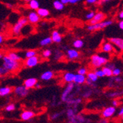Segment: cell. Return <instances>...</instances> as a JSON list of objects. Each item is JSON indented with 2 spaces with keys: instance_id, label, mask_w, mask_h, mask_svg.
Listing matches in <instances>:
<instances>
[{
  "instance_id": "obj_1",
  "label": "cell",
  "mask_w": 123,
  "mask_h": 123,
  "mask_svg": "<svg viewBox=\"0 0 123 123\" xmlns=\"http://www.w3.org/2000/svg\"><path fill=\"white\" fill-rule=\"evenodd\" d=\"M2 61V66H4L8 72H16L21 66V63L19 61H15L10 58L7 55H5Z\"/></svg>"
},
{
  "instance_id": "obj_2",
  "label": "cell",
  "mask_w": 123,
  "mask_h": 123,
  "mask_svg": "<svg viewBox=\"0 0 123 123\" xmlns=\"http://www.w3.org/2000/svg\"><path fill=\"white\" fill-rule=\"evenodd\" d=\"M108 62V58L100 55L98 53L92 55L90 58L91 66L94 69H98L102 66H105Z\"/></svg>"
},
{
  "instance_id": "obj_3",
  "label": "cell",
  "mask_w": 123,
  "mask_h": 123,
  "mask_svg": "<svg viewBox=\"0 0 123 123\" xmlns=\"http://www.w3.org/2000/svg\"><path fill=\"white\" fill-rule=\"evenodd\" d=\"M114 21L112 20H104L101 22H99V23H97L95 25H88L87 26V30L90 32H94V31H97V30H100L105 29L109 26H111V25H113Z\"/></svg>"
},
{
  "instance_id": "obj_4",
  "label": "cell",
  "mask_w": 123,
  "mask_h": 123,
  "mask_svg": "<svg viewBox=\"0 0 123 123\" xmlns=\"http://www.w3.org/2000/svg\"><path fill=\"white\" fill-rule=\"evenodd\" d=\"M29 22V20L27 18V17H21L17 21L16 23L13 25V28H12V32L15 36H18L22 29H23Z\"/></svg>"
},
{
  "instance_id": "obj_5",
  "label": "cell",
  "mask_w": 123,
  "mask_h": 123,
  "mask_svg": "<svg viewBox=\"0 0 123 123\" xmlns=\"http://www.w3.org/2000/svg\"><path fill=\"white\" fill-rule=\"evenodd\" d=\"M40 62V58L38 55H36V56H33L31 58H26V60L25 61V66L27 68H32V67L36 66Z\"/></svg>"
},
{
  "instance_id": "obj_6",
  "label": "cell",
  "mask_w": 123,
  "mask_h": 123,
  "mask_svg": "<svg viewBox=\"0 0 123 123\" xmlns=\"http://www.w3.org/2000/svg\"><path fill=\"white\" fill-rule=\"evenodd\" d=\"M66 55L69 61H74L80 58V52L77 49H68L66 50Z\"/></svg>"
},
{
  "instance_id": "obj_7",
  "label": "cell",
  "mask_w": 123,
  "mask_h": 123,
  "mask_svg": "<svg viewBox=\"0 0 123 123\" xmlns=\"http://www.w3.org/2000/svg\"><path fill=\"white\" fill-rule=\"evenodd\" d=\"M74 88V83H69L67 84V86H66V88H64V90L62 93L61 95V99L63 102H66V99L68 98V97L69 96V94L72 92L73 89Z\"/></svg>"
},
{
  "instance_id": "obj_8",
  "label": "cell",
  "mask_w": 123,
  "mask_h": 123,
  "mask_svg": "<svg viewBox=\"0 0 123 123\" xmlns=\"http://www.w3.org/2000/svg\"><path fill=\"white\" fill-rule=\"evenodd\" d=\"M14 93L19 97H25L29 93V88H27L25 85L16 86L14 89Z\"/></svg>"
},
{
  "instance_id": "obj_9",
  "label": "cell",
  "mask_w": 123,
  "mask_h": 123,
  "mask_svg": "<svg viewBox=\"0 0 123 123\" xmlns=\"http://www.w3.org/2000/svg\"><path fill=\"white\" fill-rule=\"evenodd\" d=\"M110 42L112 43L115 48L120 52H123V38L118 37H112L108 39Z\"/></svg>"
},
{
  "instance_id": "obj_10",
  "label": "cell",
  "mask_w": 123,
  "mask_h": 123,
  "mask_svg": "<svg viewBox=\"0 0 123 123\" xmlns=\"http://www.w3.org/2000/svg\"><path fill=\"white\" fill-rule=\"evenodd\" d=\"M27 18L29 20V22L32 25H36L40 21L41 16L38 15L37 11H31L27 15Z\"/></svg>"
},
{
  "instance_id": "obj_11",
  "label": "cell",
  "mask_w": 123,
  "mask_h": 123,
  "mask_svg": "<svg viewBox=\"0 0 123 123\" xmlns=\"http://www.w3.org/2000/svg\"><path fill=\"white\" fill-rule=\"evenodd\" d=\"M101 50L105 53H112L115 51V47L114 44L108 41H105L101 46Z\"/></svg>"
},
{
  "instance_id": "obj_12",
  "label": "cell",
  "mask_w": 123,
  "mask_h": 123,
  "mask_svg": "<svg viewBox=\"0 0 123 123\" xmlns=\"http://www.w3.org/2000/svg\"><path fill=\"white\" fill-rule=\"evenodd\" d=\"M116 113V108L114 106H109L105 108L102 112V116L103 118L108 119L111 117H113Z\"/></svg>"
},
{
  "instance_id": "obj_13",
  "label": "cell",
  "mask_w": 123,
  "mask_h": 123,
  "mask_svg": "<svg viewBox=\"0 0 123 123\" xmlns=\"http://www.w3.org/2000/svg\"><path fill=\"white\" fill-rule=\"evenodd\" d=\"M105 18V14L103 12L99 11V12L95 13V16L93 18V19L89 21V25H95L97 23H99V22L104 21Z\"/></svg>"
},
{
  "instance_id": "obj_14",
  "label": "cell",
  "mask_w": 123,
  "mask_h": 123,
  "mask_svg": "<svg viewBox=\"0 0 123 123\" xmlns=\"http://www.w3.org/2000/svg\"><path fill=\"white\" fill-rule=\"evenodd\" d=\"M38 83V80L35 77H30V78H27L24 81V85L29 89L34 88L36 85V83Z\"/></svg>"
},
{
  "instance_id": "obj_15",
  "label": "cell",
  "mask_w": 123,
  "mask_h": 123,
  "mask_svg": "<svg viewBox=\"0 0 123 123\" xmlns=\"http://www.w3.org/2000/svg\"><path fill=\"white\" fill-rule=\"evenodd\" d=\"M86 79H87V77L86 75L77 73V74H75L74 83L77 85H82L86 82Z\"/></svg>"
},
{
  "instance_id": "obj_16",
  "label": "cell",
  "mask_w": 123,
  "mask_h": 123,
  "mask_svg": "<svg viewBox=\"0 0 123 123\" xmlns=\"http://www.w3.org/2000/svg\"><path fill=\"white\" fill-rule=\"evenodd\" d=\"M35 115H36V114L32 111H25L21 114L20 117L22 120L27 121V120H30V119H32Z\"/></svg>"
},
{
  "instance_id": "obj_17",
  "label": "cell",
  "mask_w": 123,
  "mask_h": 123,
  "mask_svg": "<svg viewBox=\"0 0 123 123\" xmlns=\"http://www.w3.org/2000/svg\"><path fill=\"white\" fill-rule=\"evenodd\" d=\"M40 77L42 80H45V81L50 80L54 77V72L52 71H50V70L46 71L41 74Z\"/></svg>"
},
{
  "instance_id": "obj_18",
  "label": "cell",
  "mask_w": 123,
  "mask_h": 123,
  "mask_svg": "<svg viewBox=\"0 0 123 123\" xmlns=\"http://www.w3.org/2000/svg\"><path fill=\"white\" fill-rule=\"evenodd\" d=\"M52 39L54 43H59L61 42L62 41V36L61 33L58 31V30H54L52 32Z\"/></svg>"
},
{
  "instance_id": "obj_19",
  "label": "cell",
  "mask_w": 123,
  "mask_h": 123,
  "mask_svg": "<svg viewBox=\"0 0 123 123\" xmlns=\"http://www.w3.org/2000/svg\"><path fill=\"white\" fill-rule=\"evenodd\" d=\"M74 77H75V74L72 73V72H66L63 76V80L67 83H73L74 80Z\"/></svg>"
},
{
  "instance_id": "obj_20",
  "label": "cell",
  "mask_w": 123,
  "mask_h": 123,
  "mask_svg": "<svg viewBox=\"0 0 123 123\" xmlns=\"http://www.w3.org/2000/svg\"><path fill=\"white\" fill-rule=\"evenodd\" d=\"M37 13L41 16V18H47L50 14L49 11L47 9H46V8H42V7H40V8H38L37 10Z\"/></svg>"
},
{
  "instance_id": "obj_21",
  "label": "cell",
  "mask_w": 123,
  "mask_h": 123,
  "mask_svg": "<svg viewBox=\"0 0 123 123\" xmlns=\"http://www.w3.org/2000/svg\"><path fill=\"white\" fill-rule=\"evenodd\" d=\"M12 92V88L9 86H5L0 88V96L5 97Z\"/></svg>"
},
{
  "instance_id": "obj_22",
  "label": "cell",
  "mask_w": 123,
  "mask_h": 123,
  "mask_svg": "<svg viewBox=\"0 0 123 123\" xmlns=\"http://www.w3.org/2000/svg\"><path fill=\"white\" fill-rule=\"evenodd\" d=\"M87 79H88L89 80H91L93 83H95L98 80V76L96 74L94 71H92V72H88L86 74Z\"/></svg>"
},
{
  "instance_id": "obj_23",
  "label": "cell",
  "mask_w": 123,
  "mask_h": 123,
  "mask_svg": "<svg viewBox=\"0 0 123 123\" xmlns=\"http://www.w3.org/2000/svg\"><path fill=\"white\" fill-rule=\"evenodd\" d=\"M7 55L10 58H11L15 60V61L21 62V60H22V58L21 57V55L18 53L16 52H9L7 53Z\"/></svg>"
},
{
  "instance_id": "obj_24",
  "label": "cell",
  "mask_w": 123,
  "mask_h": 123,
  "mask_svg": "<svg viewBox=\"0 0 123 123\" xmlns=\"http://www.w3.org/2000/svg\"><path fill=\"white\" fill-rule=\"evenodd\" d=\"M53 7L55 10H63L64 9V4L61 2V0H55V1L53 2Z\"/></svg>"
},
{
  "instance_id": "obj_25",
  "label": "cell",
  "mask_w": 123,
  "mask_h": 123,
  "mask_svg": "<svg viewBox=\"0 0 123 123\" xmlns=\"http://www.w3.org/2000/svg\"><path fill=\"white\" fill-rule=\"evenodd\" d=\"M52 42L53 41L52 39V37H47L40 41V45L41 47H47L49 45V44H51Z\"/></svg>"
},
{
  "instance_id": "obj_26",
  "label": "cell",
  "mask_w": 123,
  "mask_h": 123,
  "mask_svg": "<svg viewBox=\"0 0 123 123\" xmlns=\"http://www.w3.org/2000/svg\"><path fill=\"white\" fill-rule=\"evenodd\" d=\"M72 45L74 47V48L78 49H81L84 46V42L83 40L81 39H76L73 41V43H72Z\"/></svg>"
},
{
  "instance_id": "obj_27",
  "label": "cell",
  "mask_w": 123,
  "mask_h": 123,
  "mask_svg": "<svg viewBox=\"0 0 123 123\" xmlns=\"http://www.w3.org/2000/svg\"><path fill=\"white\" fill-rule=\"evenodd\" d=\"M28 4L30 8H31L33 10H37L38 8H40V4L38 0H31Z\"/></svg>"
},
{
  "instance_id": "obj_28",
  "label": "cell",
  "mask_w": 123,
  "mask_h": 123,
  "mask_svg": "<svg viewBox=\"0 0 123 123\" xmlns=\"http://www.w3.org/2000/svg\"><path fill=\"white\" fill-rule=\"evenodd\" d=\"M102 69H103L106 77H112L113 76V70L110 69L107 66H104Z\"/></svg>"
},
{
  "instance_id": "obj_29",
  "label": "cell",
  "mask_w": 123,
  "mask_h": 123,
  "mask_svg": "<svg viewBox=\"0 0 123 123\" xmlns=\"http://www.w3.org/2000/svg\"><path fill=\"white\" fill-rule=\"evenodd\" d=\"M38 52L35 49H30V50H27L26 52H25V58H31V57H33V56H36L37 55Z\"/></svg>"
},
{
  "instance_id": "obj_30",
  "label": "cell",
  "mask_w": 123,
  "mask_h": 123,
  "mask_svg": "<svg viewBox=\"0 0 123 123\" xmlns=\"http://www.w3.org/2000/svg\"><path fill=\"white\" fill-rule=\"evenodd\" d=\"M66 114H67V117H68L69 119H74V118L76 117V115L74 114V111L72 108H69V109L67 110Z\"/></svg>"
},
{
  "instance_id": "obj_31",
  "label": "cell",
  "mask_w": 123,
  "mask_h": 123,
  "mask_svg": "<svg viewBox=\"0 0 123 123\" xmlns=\"http://www.w3.org/2000/svg\"><path fill=\"white\" fill-rule=\"evenodd\" d=\"M51 55H52V51L50 49H44L42 52V56L44 58H49L51 56Z\"/></svg>"
},
{
  "instance_id": "obj_32",
  "label": "cell",
  "mask_w": 123,
  "mask_h": 123,
  "mask_svg": "<svg viewBox=\"0 0 123 123\" xmlns=\"http://www.w3.org/2000/svg\"><path fill=\"white\" fill-rule=\"evenodd\" d=\"M95 12L93 10L92 11H89L88 13H87V14L86 15V20H88V21H91L92 19H93V18L95 16Z\"/></svg>"
},
{
  "instance_id": "obj_33",
  "label": "cell",
  "mask_w": 123,
  "mask_h": 123,
  "mask_svg": "<svg viewBox=\"0 0 123 123\" xmlns=\"http://www.w3.org/2000/svg\"><path fill=\"white\" fill-rule=\"evenodd\" d=\"M63 54L62 52H61L60 50H55V55H54V58H55V60L58 61L63 57Z\"/></svg>"
},
{
  "instance_id": "obj_34",
  "label": "cell",
  "mask_w": 123,
  "mask_h": 123,
  "mask_svg": "<svg viewBox=\"0 0 123 123\" xmlns=\"http://www.w3.org/2000/svg\"><path fill=\"white\" fill-rule=\"evenodd\" d=\"M94 72H95L96 74L98 76V77H103L105 76V73H104L103 69H99V68L96 69L94 70Z\"/></svg>"
},
{
  "instance_id": "obj_35",
  "label": "cell",
  "mask_w": 123,
  "mask_h": 123,
  "mask_svg": "<svg viewBox=\"0 0 123 123\" xmlns=\"http://www.w3.org/2000/svg\"><path fill=\"white\" fill-rule=\"evenodd\" d=\"M16 109V105L13 103L8 104L6 107H5V111H8V112H10V111H13Z\"/></svg>"
},
{
  "instance_id": "obj_36",
  "label": "cell",
  "mask_w": 123,
  "mask_h": 123,
  "mask_svg": "<svg viewBox=\"0 0 123 123\" xmlns=\"http://www.w3.org/2000/svg\"><path fill=\"white\" fill-rule=\"evenodd\" d=\"M88 69L85 67H80V68L77 70V73L78 74H83V75H86L88 73Z\"/></svg>"
},
{
  "instance_id": "obj_37",
  "label": "cell",
  "mask_w": 123,
  "mask_h": 123,
  "mask_svg": "<svg viewBox=\"0 0 123 123\" xmlns=\"http://www.w3.org/2000/svg\"><path fill=\"white\" fill-rule=\"evenodd\" d=\"M121 72H122L121 69L119 68H117V67H116V68H114L113 69V76H114V77L119 76Z\"/></svg>"
},
{
  "instance_id": "obj_38",
  "label": "cell",
  "mask_w": 123,
  "mask_h": 123,
  "mask_svg": "<svg viewBox=\"0 0 123 123\" xmlns=\"http://www.w3.org/2000/svg\"><path fill=\"white\" fill-rule=\"evenodd\" d=\"M76 119H77V122H79V123H85L86 122V119L84 117H83L82 116L80 115H77L76 116Z\"/></svg>"
},
{
  "instance_id": "obj_39",
  "label": "cell",
  "mask_w": 123,
  "mask_h": 123,
  "mask_svg": "<svg viewBox=\"0 0 123 123\" xmlns=\"http://www.w3.org/2000/svg\"><path fill=\"white\" fill-rule=\"evenodd\" d=\"M99 2V0H86V3L87 5H95Z\"/></svg>"
},
{
  "instance_id": "obj_40",
  "label": "cell",
  "mask_w": 123,
  "mask_h": 123,
  "mask_svg": "<svg viewBox=\"0 0 123 123\" xmlns=\"http://www.w3.org/2000/svg\"><path fill=\"white\" fill-rule=\"evenodd\" d=\"M9 72H8V70L7 69H6L4 66H1L0 67V74H1V76H3V75H5V74H7Z\"/></svg>"
},
{
  "instance_id": "obj_41",
  "label": "cell",
  "mask_w": 123,
  "mask_h": 123,
  "mask_svg": "<svg viewBox=\"0 0 123 123\" xmlns=\"http://www.w3.org/2000/svg\"><path fill=\"white\" fill-rule=\"evenodd\" d=\"M105 66H107L108 67H109L110 69H114V68H116V66H115V64L114 63H107V64L105 65Z\"/></svg>"
},
{
  "instance_id": "obj_42",
  "label": "cell",
  "mask_w": 123,
  "mask_h": 123,
  "mask_svg": "<svg viewBox=\"0 0 123 123\" xmlns=\"http://www.w3.org/2000/svg\"><path fill=\"white\" fill-rule=\"evenodd\" d=\"M59 116H60V114H58V113L53 114L51 116V119H57L58 117H59Z\"/></svg>"
},
{
  "instance_id": "obj_43",
  "label": "cell",
  "mask_w": 123,
  "mask_h": 123,
  "mask_svg": "<svg viewBox=\"0 0 123 123\" xmlns=\"http://www.w3.org/2000/svg\"><path fill=\"white\" fill-rule=\"evenodd\" d=\"M119 101L118 100H117V99H114L113 101H112V105L113 106H114V107H117L118 105H119Z\"/></svg>"
},
{
  "instance_id": "obj_44",
  "label": "cell",
  "mask_w": 123,
  "mask_h": 123,
  "mask_svg": "<svg viewBox=\"0 0 123 123\" xmlns=\"http://www.w3.org/2000/svg\"><path fill=\"white\" fill-rule=\"evenodd\" d=\"M118 26L120 28V30H123V19H122V20L119 21V22L118 23Z\"/></svg>"
},
{
  "instance_id": "obj_45",
  "label": "cell",
  "mask_w": 123,
  "mask_h": 123,
  "mask_svg": "<svg viewBox=\"0 0 123 123\" xmlns=\"http://www.w3.org/2000/svg\"><path fill=\"white\" fill-rule=\"evenodd\" d=\"M114 80H115V82H117V83H120L122 81V79L117 76V77H116L114 78Z\"/></svg>"
},
{
  "instance_id": "obj_46",
  "label": "cell",
  "mask_w": 123,
  "mask_h": 123,
  "mask_svg": "<svg viewBox=\"0 0 123 123\" xmlns=\"http://www.w3.org/2000/svg\"><path fill=\"white\" fill-rule=\"evenodd\" d=\"M118 18L120 19V20H122V19H123V10H122L119 13V14H118Z\"/></svg>"
},
{
  "instance_id": "obj_47",
  "label": "cell",
  "mask_w": 123,
  "mask_h": 123,
  "mask_svg": "<svg viewBox=\"0 0 123 123\" xmlns=\"http://www.w3.org/2000/svg\"><path fill=\"white\" fill-rule=\"evenodd\" d=\"M81 1H82V0H70V4L74 5V4H76L77 2H80Z\"/></svg>"
},
{
  "instance_id": "obj_48",
  "label": "cell",
  "mask_w": 123,
  "mask_h": 123,
  "mask_svg": "<svg viewBox=\"0 0 123 123\" xmlns=\"http://www.w3.org/2000/svg\"><path fill=\"white\" fill-rule=\"evenodd\" d=\"M61 2L63 3L64 5H67V4H69L70 3V0H61Z\"/></svg>"
},
{
  "instance_id": "obj_49",
  "label": "cell",
  "mask_w": 123,
  "mask_h": 123,
  "mask_svg": "<svg viewBox=\"0 0 123 123\" xmlns=\"http://www.w3.org/2000/svg\"><path fill=\"white\" fill-rule=\"evenodd\" d=\"M99 123H108V120L105 118H103L99 122Z\"/></svg>"
},
{
  "instance_id": "obj_50",
  "label": "cell",
  "mask_w": 123,
  "mask_h": 123,
  "mask_svg": "<svg viewBox=\"0 0 123 123\" xmlns=\"http://www.w3.org/2000/svg\"><path fill=\"white\" fill-rule=\"evenodd\" d=\"M3 41H4V37H3V36L1 34V35H0V43L2 44Z\"/></svg>"
},
{
  "instance_id": "obj_51",
  "label": "cell",
  "mask_w": 123,
  "mask_h": 123,
  "mask_svg": "<svg viewBox=\"0 0 123 123\" xmlns=\"http://www.w3.org/2000/svg\"><path fill=\"white\" fill-rule=\"evenodd\" d=\"M123 114V106L121 108V109L119 110V116H122Z\"/></svg>"
},
{
  "instance_id": "obj_52",
  "label": "cell",
  "mask_w": 123,
  "mask_h": 123,
  "mask_svg": "<svg viewBox=\"0 0 123 123\" xmlns=\"http://www.w3.org/2000/svg\"><path fill=\"white\" fill-rule=\"evenodd\" d=\"M35 88H41V85H40L39 83H37L36 85V86H35Z\"/></svg>"
},
{
  "instance_id": "obj_53",
  "label": "cell",
  "mask_w": 123,
  "mask_h": 123,
  "mask_svg": "<svg viewBox=\"0 0 123 123\" xmlns=\"http://www.w3.org/2000/svg\"><path fill=\"white\" fill-rule=\"evenodd\" d=\"M111 1H112V0H103V2L105 3V2H111Z\"/></svg>"
},
{
  "instance_id": "obj_54",
  "label": "cell",
  "mask_w": 123,
  "mask_h": 123,
  "mask_svg": "<svg viewBox=\"0 0 123 123\" xmlns=\"http://www.w3.org/2000/svg\"><path fill=\"white\" fill-rule=\"evenodd\" d=\"M23 1H24L25 2H26V3H29V2L31 1V0H23Z\"/></svg>"
},
{
  "instance_id": "obj_55",
  "label": "cell",
  "mask_w": 123,
  "mask_h": 123,
  "mask_svg": "<svg viewBox=\"0 0 123 123\" xmlns=\"http://www.w3.org/2000/svg\"><path fill=\"white\" fill-rule=\"evenodd\" d=\"M3 57H4V55H2V53L0 54V59H2V58H3Z\"/></svg>"
},
{
  "instance_id": "obj_56",
  "label": "cell",
  "mask_w": 123,
  "mask_h": 123,
  "mask_svg": "<svg viewBox=\"0 0 123 123\" xmlns=\"http://www.w3.org/2000/svg\"><path fill=\"white\" fill-rule=\"evenodd\" d=\"M121 117H122V120H123V114H122V116H121Z\"/></svg>"
}]
</instances>
